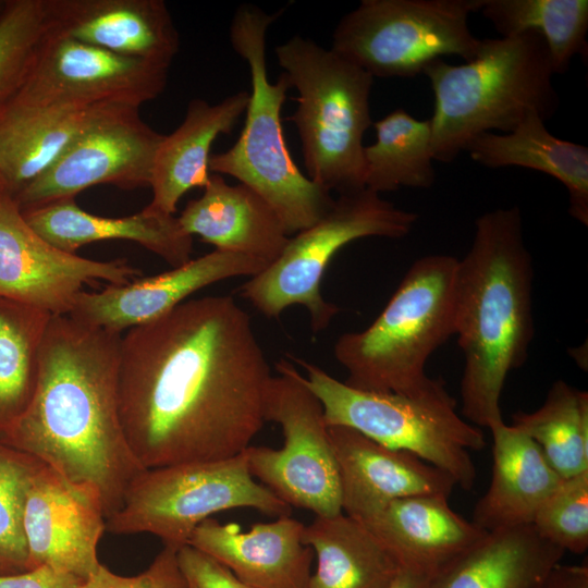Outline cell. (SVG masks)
<instances>
[{
  "label": "cell",
  "mask_w": 588,
  "mask_h": 588,
  "mask_svg": "<svg viewBox=\"0 0 588 588\" xmlns=\"http://www.w3.org/2000/svg\"><path fill=\"white\" fill-rule=\"evenodd\" d=\"M271 377L252 320L231 296L185 301L121 336L127 443L145 469L233 457L266 421Z\"/></svg>",
  "instance_id": "6da1fadb"
},
{
  "label": "cell",
  "mask_w": 588,
  "mask_h": 588,
  "mask_svg": "<svg viewBox=\"0 0 588 588\" xmlns=\"http://www.w3.org/2000/svg\"><path fill=\"white\" fill-rule=\"evenodd\" d=\"M121 336L69 315L51 316L30 401L0 434L2 443L94 489L106 519L145 470L120 418Z\"/></svg>",
  "instance_id": "7a4b0ae2"
},
{
  "label": "cell",
  "mask_w": 588,
  "mask_h": 588,
  "mask_svg": "<svg viewBox=\"0 0 588 588\" xmlns=\"http://www.w3.org/2000/svg\"><path fill=\"white\" fill-rule=\"evenodd\" d=\"M532 279L519 208L478 217L470 248L458 259L454 292V335L465 362L462 413L476 427L503 421L502 390L534 338Z\"/></svg>",
  "instance_id": "3957f363"
},
{
  "label": "cell",
  "mask_w": 588,
  "mask_h": 588,
  "mask_svg": "<svg viewBox=\"0 0 588 588\" xmlns=\"http://www.w3.org/2000/svg\"><path fill=\"white\" fill-rule=\"evenodd\" d=\"M422 74L434 96L431 152L440 162L454 161L483 133L513 131L529 113L546 122L560 106L547 45L535 32L485 38L470 61L438 59Z\"/></svg>",
  "instance_id": "277c9868"
},
{
  "label": "cell",
  "mask_w": 588,
  "mask_h": 588,
  "mask_svg": "<svg viewBox=\"0 0 588 588\" xmlns=\"http://www.w3.org/2000/svg\"><path fill=\"white\" fill-rule=\"evenodd\" d=\"M282 12L267 13L244 3L233 15L230 42L248 65L252 91L237 140L228 150L210 156L209 170L232 176L258 193L290 235L319 221L335 199L302 173L285 142L281 110L291 85L284 73L270 82L266 61L268 28Z\"/></svg>",
  "instance_id": "5b68a950"
},
{
  "label": "cell",
  "mask_w": 588,
  "mask_h": 588,
  "mask_svg": "<svg viewBox=\"0 0 588 588\" xmlns=\"http://www.w3.org/2000/svg\"><path fill=\"white\" fill-rule=\"evenodd\" d=\"M298 96L286 118L296 126L307 177L339 195L365 188V132L372 125L373 77L311 39L294 35L274 48Z\"/></svg>",
  "instance_id": "8992f818"
},
{
  "label": "cell",
  "mask_w": 588,
  "mask_h": 588,
  "mask_svg": "<svg viewBox=\"0 0 588 588\" xmlns=\"http://www.w3.org/2000/svg\"><path fill=\"white\" fill-rule=\"evenodd\" d=\"M290 357L304 368L303 381L320 401L328 427L352 428L384 446L415 454L462 489L474 487L476 467L469 452L482 450L486 440L479 427L460 416L443 380L429 377L405 393L365 391Z\"/></svg>",
  "instance_id": "52a82bcc"
},
{
  "label": "cell",
  "mask_w": 588,
  "mask_h": 588,
  "mask_svg": "<svg viewBox=\"0 0 588 588\" xmlns=\"http://www.w3.org/2000/svg\"><path fill=\"white\" fill-rule=\"evenodd\" d=\"M457 264L449 255L417 259L368 328L339 336L333 354L347 385L405 393L428 380L427 360L454 335Z\"/></svg>",
  "instance_id": "ba28073f"
},
{
  "label": "cell",
  "mask_w": 588,
  "mask_h": 588,
  "mask_svg": "<svg viewBox=\"0 0 588 588\" xmlns=\"http://www.w3.org/2000/svg\"><path fill=\"white\" fill-rule=\"evenodd\" d=\"M418 215L397 208L369 189L339 195L315 224L290 238L282 254L240 287V294L266 317L278 318L292 305L304 306L311 331L324 330L340 311L321 294L333 256L359 238L406 236Z\"/></svg>",
  "instance_id": "9c48e42d"
},
{
  "label": "cell",
  "mask_w": 588,
  "mask_h": 588,
  "mask_svg": "<svg viewBox=\"0 0 588 588\" xmlns=\"http://www.w3.org/2000/svg\"><path fill=\"white\" fill-rule=\"evenodd\" d=\"M238 507L273 517L290 516L292 511L252 476L244 451L220 461L145 469L130 485L121 507L106 519V530L150 534L179 550L201 522Z\"/></svg>",
  "instance_id": "30bf717a"
},
{
  "label": "cell",
  "mask_w": 588,
  "mask_h": 588,
  "mask_svg": "<svg viewBox=\"0 0 588 588\" xmlns=\"http://www.w3.org/2000/svg\"><path fill=\"white\" fill-rule=\"evenodd\" d=\"M483 0H362L338 23L331 49L375 77H414L444 56L474 59L482 39L468 16Z\"/></svg>",
  "instance_id": "8fae6325"
},
{
  "label": "cell",
  "mask_w": 588,
  "mask_h": 588,
  "mask_svg": "<svg viewBox=\"0 0 588 588\" xmlns=\"http://www.w3.org/2000/svg\"><path fill=\"white\" fill-rule=\"evenodd\" d=\"M265 399V420L280 425L283 446L244 450L252 476L287 505L316 516L342 513L341 483L323 408L294 365L281 359Z\"/></svg>",
  "instance_id": "7c38bea8"
},
{
  "label": "cell",
  "mask_w": 588,
  "mask_h": 588,
  "mask_svg": "<svg viewBox=\"0 0 588 588\" xmlns=\"http://www.w3.org/2000/svg\"><path fill=\"white\" fill-rule=\"evenodd\" d=\"M162 134L139 115V108L101 106L57 160L14 197L21 210L76 195L94 185L122 189L149 186Z\"/></svg>",
  "instance_id": "4fadbf2b"
},
{
  "label": "cell",
  "mask_w": 588,
  "mask_h": 588,
  "mask_svg": "<svg viewBox=\"0 0 588 588\" xmlns=\"http://www.w3.org/2000/svg\"><path fill=\"white\" fill-rule=\"evenodd\" d=\"M168 70L59 35L49 27L27 78L9 102L139 108L163 91Z\"/></svg>",
  "instance_id": "5bb4252c"
},
{
  "label": "cell",
  "mask_w": 588,
  "mask_h": 588,
  "mask_svg": "<svg viewBox=\"0 0 588 588\" xmlns=\"http://www.w3.org/2000/svg\"><path fill=\"white\" fill-rule=\"evenodd\" d=\"M139 273L124 259L99 261L57 248L27 223L11 194L0 195L1 298L69 315L85 284L119 285Z\"/></svg>",
  "instance_id": "9a60e30c"
},
{
  "label": "cell",
  "mask_w": 588,
  "mask_h": 588,
  "mask_svg": "<svg viewBox=\"0 0 588 588\" xmlns=\"http://www.w3.org/2000/svg\"><path fill=\"white\" fill-rule=\"evenodd\" d=\"M23 527L29 571L47 565L87 580L100 566L97 547L106 515L99 494L45 464L28 488Z\"/></svg>",
  "instance_id": "2e32d148"
},
{
  "label": "cell",
  "mask_w": 588,
  "mask_h": 588,
  "mask_svg": "<svg viewBox=\"0 0 588 588\" xmlns=\"http://www.w3.org/2000/svg\"><path fill=\"white\" fill-rule=\"evenodd\" d=\"M268 266L246 255L215 249L157 275L107 284L98 292L83 290L69 316L88 326L122 333L168 314L196 291L229 278H252Z\"/></svg>",
  "instance_id": "e0dca14e"
},
{
  "label": "cell",
  "mask_w": 588,
  "mask_h": 588,
  "mask_svg": "<svg viewBox=\"0 0 588 588\" xmlns=\"http://www.w3.org/2000/svg\"><path fill=\"white\" fill-rule=\"evenodd\" d=\"M328 431L339 469L342 511L359 522L397 499L449 498L456 486L449 474L413 453L384 446L348 427L329 426Z\"/></svg>",
  "instance_id": "ac0fdd59"
},
{
  "label": "cell",
  "mask_w": 588,
  "mask_h": 588,
  "mask_svg": "<svg viewBox=\"0 0 588 588\" xmlns=\"http://www.w3.org/2000/svg\"><path fill=\"white\" fill-rule=\"evenodd\" d=\"M50 29L169 69L180 36L163 0H47Z\"/></svg>",
  "instance_id": "d6986e66"
},
{
  "label": "cell",
  "mask_w": 588,
  "mask_h": 588,
  "mask_svg": "<svg viewBox=\"0 0 588 588\" xmlns=\"http://www.w3.org/2000/svg\"><path fill=\"white\" fill-rule=\"evenodd\" d=\"M305 525L290 516L254 524L243 531L235 523L201 522L189 537L193 548L229 568L255 588H307L311 549L302 541Z\"/></svg>",
  "instance_id": "ffe728a7"
},
{
  "label": "cell",
  "mask_w": 588,
  "mask_h": 588,
  "mask_svg": "<svg viewBox=\"0 0 588 588\" xmlns=\"http://www.w3.org/2000/svg\"><path fill=\"white\" fill-rule=\"evenodd\" d=\"M448 500L443 495L397 499L360 523L402 567L433 577L487 532L453 511Z\"/></svg>",
  "instance_id": "44dd1931"
},
{
  "label": "cell",
  "mask_w": 588,
  "mask_h": 588,
  "mask_svg": "<svg viewBox=\"0 0 588 588\" xmlns=\"http://www.w3.org/2000/svg\"><path fill=\"white\" fill-rule=\"evenodd\" d=\"M182 229L219 250L246 255L270 265L290 237L272 207L254 189L211 174L201 196L187 203Z\"/></svg>",
  "instance_id": "7402d4cb"
},
{
  "label": "cell",
  "mask_w": 588,
  "mask_h": 588,
  "mask_svg": "<svg viewBox=\"0 0 588 588\" xmlns=\"http://www.w3.org/2000/svg\"><path fill=\"white\" fill-rule=\"evenodd\" d=\"M249 93L240 90L216 105L195 98L183 122L164 135L156 152L147 209L174 216L179 200L191 189L204 188L210 179L209 158L220 134H230L245 112Z\"/></svg>",
  "instance_id": "603a6c76"
},
{
  "label": "cell",
  "mask_w": 588,
  "mask_h": 588,
  "mask_svg": "<svg viewBox=\"0 0 588 588\" xmlns=\"http://www.w3.org/2000/svg\"><path fill=\"white\" fill-rule=\"evenodd\" d=\"M22 212L41 237L66 253L75 254L99 241L125 240L138 243L173 268L191 260L193 236L182 229L177 217L146 207L132 216L106 218L85 211L75 199H64Z\"/></svg>",
  "instance_id": "cb8c5ba5"
},
{
  "label": "cell",
  "mask_w": 588,
  "mask_h": 588,
  "mask_svg": "<svg viewBox=\"0 0 588 588\" xmlns=\"http://www.w3.org/2000/svg\"><path fill=\"white\" fill-rule=\"evenodd\" d=\"M493 467L490 486L478 500L471 522L483 531L531 525L563 478L539 445L513 427L499 422L490 428Z\"/></svg>",
  "instance_id": "d4e9b609"
},
{
  "label": "cell",
  "mask_w": 588,
  "mask_h": 588,
  "mask_svg": "<svg viewBox=\"0 0 588 588\" xmlns=\"http://www.w3.org/2000/svg\"><path fill=\"white\" fill-rule=\"evenodd\" d=\"M564 553L532 525L488 531L434 575L430 588H541Z\"/></svg>",
  "instance_id": "484cf974"
},
{
  "label": "cell",
  "mask_w": 588,
  "mask_h": 588,
  "mask_svg": "<svg viewBox=\"0 0 588 588\" xmlns=\"http://www.w3.org/2000/svg\"><path fill=\"white\" fill-rule=\"evenodd\" d=\"M546 122L529 113L513 131L475 137L465 148L477 163L491 169L522 167L560 181L568 192V212L588 225V148L552 135Z\"/></svg>",
  "instance_id": "4316f807"
},
{
  "label": "cell",
  "mask_w": 588,
  "mask_h": 588,
  "mask_svg": "<svg viewBox=\"0 0 588 588\" xmlns=\"http://www.w3.org/2000/svg\"><path fill=\"white\" fill-rule=\"evenodd\" d=\"M103 105L8 102L0 110V172L10 194L47 170Z\"/></svg>",
  "instance_id": "83f0119b"
},
{
  "label": "cell",
  "mask_w": 588,
  "mask_h": 588,
  "mask_svg": "<svg viewBox=\"0 0 588 588\" xmlns=\"http://www.w3.org/2000/svg\"><path fill=\"white\" fill-rule=\"evenodd\" d=\"M302 541L317 556L307 588H387L402 567L363 523L343 512L316 516Z\"/></svg>",
  "instance_id": "f1b7e54d"
},
{
  "label": "cell",
  "mask_w": 588,
  "mask_h": 588,
  "mask_svg": "<svg viewBox=\"0 0 588 588\" xmlns=\"http://www.w3.org/2000/svg\"><path fill=\"white\" fill-rule=\"evenodd\" d=\"M372 126L376 142L364 147L365 188L380 195L400 187H431L436 171L430 120L397 108Z\"/></svg>",
  "instance_id": "f546056e"
},
{
  "label": "cell",
  "mask_w": 588,
  "mask_h": 588,
  "mask_svg": "<svg viewBox=\"0 0 588 588\" xmlns=\"http://www.w3.org/2000/svg\"><path fill=\"white\" fill-rule=\"evenodd\" d=\"M480 12L502 37L538 33L554 74L565 73L576 54L587 57V0H483Z\"/></svg>",
  "instance_id": "4dcf8cb0"
},
{
  "label": "cell",
  "mask_w": 588,
  "mask_h": 588,
  "mask_svg": "<svg viewBox=\"0 0 588 588\" xmlns=\"http://www.w3.org/2000/svg\"><path fill=\"white\" fill-rule=\"evenodd\" d=\"M513 427L534 440L563 478L588 470V393L556 380L536 411L512 415Z\"/></svg>",
  "instance_id": "1f68e13d"
},
{
  "label": "cell",
  "mask_w": 588,
  "mask_h": 588,
  "mask_svg": "<svg viewBox=\"0 0 588 588\" xmlns=\"http://www.w3.org/2000/svg\"><path fill=\"white\" fill-rule=\"evenodd\" d=\"M51 315L0 297V434L34 393Z\"/></svg>",
  "instance_id": "d6a6232c"
},
{
  "label": "cell",
  "mask_w": 588,
  "mask_h": 588,
  "mask_svg": "<svg viewBox=\"0 0 588 588\" xmlns=\"http://www.w3.org/2000/svg\"><path fill=\"white\" fill-rule=\"evenodd\" d=\"M49 27L47 0H5L0 15V110L27 78Z\"/></svg>",
  "instance_id": "836d02e7"
},
{
  "label": "cell",
  "mask_w": 588,
  "mask_h": 588,
  "mask_svg": "<svg viewBox=\"0 0 588 588\" xmlns=\"http://www.w3.org/2000/svg\"><path fill=\"white\" fill-rule=\"evenodd\" d=\"M42 464L0 441V576L29 571L23 512L28 488Z\"/></svg>",
  "instance_id": "e575fe53"
},
{
  "label": "cell",
  "mask_w": 588,
  "mask_h": 588,
  "mask_svg": "<svg viewBox=\"0 0 588 588\" xmlns=\"http://www.w3.org/2000/svg\"><path fill=\"white\" fill-rule=\"evenodd\" d=\"M536 531L565 552L588 549V470L563 479L537 512Z\"/></svg>",
  "instance_id": "d590c367"
},
{
  "label": "cell",
  "mask_w": 588,
  "mask_h": 588,
  "mask_svg": "<svg viewBox=\"0 0 588 588\" xmlns=\"http://www.w3.org/2000/svg\"><path fill=\"white\" fill-rule=\"evenodd\" d=\"M177 562V550L164 547L143 573L125 577L100 564L84 588H188Z\"/></svg>",
  "instance_id": "8d00e7d4"
},
{
  "label": "cell",
  "mask_w": 588,
  "mask_h": 588,
  "mask_svg": "<svg viewBox=\"0 0 588 588\" xmlns=\"http://www.w3.org/2000/svg\"><path fill=\"white\" fill-rule=\"evenodd\" d=\"M179 566L197 588H255L237 579L224 565L189 544L177 550Z\"/></svg>",
  "instance_id": "74e56055"
},
{
  "label": "cell",
  "mask_w": 588,
  "mask_h": 588,
  "mask_svg": "<svg viewBox=\"0 0 588 588\" xmlns=\"http://www.w3.org/2000/svg\"><path fill=\"white\" fill-rule=\"evenodd\" d=\"M85 581L73 574L44 565L21 574L0 576V588H84Z\"/></svg>",
  "instance_id": "f35d334b"
},
{
  "label": "cell",
  "mask_w": 588,
  "mask_h": 588,
  "mask_svg": "<svg viewBox=\"0 0 588 588\" xmlns=\"http://www.w3.org/2000/svg\"><path fill=\"white\" fill-rule=\"evenodd\" d=\"M541 588H588V566L555 565Z\"/></svg>",
  "instance_id": "ab89813d"
},
{
  "label": "cell",
  "mask_w": 588,
  "mask_h": 588,
  "mask_svg": "<svg viewBox=\"0 0 588 588\" xmlns=\"http://www.w3.org/2000/svg\"><path fill=\"white\" fill-rule=\"evenodd\" d=\"M431 578L418 571L401 567L387 588H430Z\"/></svg>",
  "instance_id": "60d3db41"
},
{
  "label": "cell",
  "mask_w": 588,
  "mask_h": 588,
  "mask_svg": "<svg viewBox=\"0 0 588 588\" xmlns=\"http://www.w3.org/2000/svg\"><path fill=\"white\" fill-rule=\"evenodd\" d=\"M3 194H10V191H9V186L4 176L0 172V195H3Z\"/></svg>",
  "instance_id": "b9f144b4"
},
{
  "label": "cell",
  "mask_w": 588,
  "mask_h": 588,
  "mask_svg": "<svg viewBox=\"0 0 588 588\" xmlns=\"http://www.w3.org/2000/svg\"><path fill=\"white\" fill-rule=\"evenodd\" d=\"M5 7V0H0V15L2 14Z\"/></svg>",
  "instance_id": "7bdbcfd3"
},
{
  "label": "cell",
  "mask_w": 588,
  "mask_h": 588,
  "mask_svg": "<svg viewBox=\"0 0 588 588\" xmlns=\"http://www.w3.org/2000/svg\"><path fill=\"white\" fill-rule=\"evenodd\" d=\"M188 588H197V587L189 583Z\"/></svg>",
  "instance_id": "ee69618b"
}]
</instances>
